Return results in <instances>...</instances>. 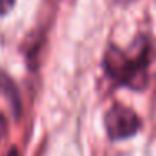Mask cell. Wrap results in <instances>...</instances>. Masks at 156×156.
Masks as SVG:
<instances>
[{
    "mask_svg": "<svg viewBox=\"0 0 156 156\" xmlns=\"http://www.w3.org/2000/svg\"><path fill=\"white\" fill-rule=\"evenodd\" d=\"M104 124L111 139H124L138 133L141 121L133 109L121 104H114L106 112Z\"/></svg>",
    "mask_w": 156,
    "mask_h": 156,
    "instance_id": "cell-2",
    "label": "cell"
},
{
    "mask_svg": "<svg viewBox=\"0 0 156 156\" xmlns=\"http://www.w3.org/2000/svg\"><path fill=\"white\" fill-rule=\"evenodd\" d=\"M5 133H7V121H5L4 116L0 114V139L5 136Z\"/></svg>",
    "mask_w": 156,
    "mask_h": 156,
    "instance_id": "cell-5",
    "label": "cell"
},
{
    "mask_svg": "<svg viewBox=\"0 0 156 156\" xmlns=\"http://www.w3.org/2000/svg\"><path fill=\"white\" fill-rule=\"evenodd\" d=\"M14 5H15V0H0V15L9 14Z\"/></svg>",
    "mask_w": 156,
    "mask_h": 156,
    "instance_id": "cell-4",
    "label": "cell"
},
{
    "mask_svg": "<svg viewBox=\"0 0 156 156\" xmlns=\"http://www.w3.org/2000/svg\"><path fill=\"white\" fill-rule=\"evenodd\" d=\"M0 92H4L5 98L10 102L14 112L19 114V111H20V99H19V94H17V89H15L14 82H12L5 74H0Z\"/></svg>",
    "mask_w": 156,
    "mask_h": 156,
    "instance_id": "cell-3",
    "label": "cell"
},
{
    "mask_svg": "<svg viewBox=\"0 0 156 156\" xmlns=\"http://www.w3.org/2000/svg\"><path fill=\"white\" fill-rule=\"evenodd\" d=\"M106 74L118 84L143 89L148 82V51H143L136 59H129L121 49L111 47L104 55Z\"/></svg>",
    "mask_w": 156,
    "mask_h": 156,
    "instance_id": "cell-1",
    "label": "cell"
},
{
    "mask_svg": "<svg viewBox=\"0 0 156 156\" xmlns=\"http://www.w3.org/2000/svg\"><path fill=\"white\" fill-rule=\"evenodd\" d=\"M7 156H20V154H19V149L17 148H10V151H9Z\"/></svg>",
    "mask_w": 156,
    "mask_h": 156,
    "instance_id": "cell-6",
    "label": "cell"
}]
</instances>
